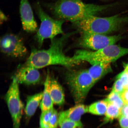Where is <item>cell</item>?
I'll use <instances>...</instances> for the list:
<instances>
[{
    "mask_svg": "<svg viewBox=\"0 0 128 128\" xmlns=\"http://www.w3.org/2000/svg\"><path fill=\"white\" fill-rule=\"evenodd\" d=\"M54 109L42 112L40 120V128H49L50 120Z\"/></svg>",
    "mask_w": 128,
    "mask_h": 128,
    "instance_id": "cell-21",
    "label": "cell"
},
{
    "mask_svg": "<svg viewBox=\"0 0 128 128\" xmlns=\"http://www.w3.org/2000/svg\"><path fill=\"white\" fill-rule=\"evenodd\" d=\"M19 83L15 76L5 96L10 113L12 116L14 128H20L23 105L20 97Z\"/></svg>",
    "mask_w": 128,
    "mask_h": 128,
    "instance_id": "cell-7",
    "label": "cell"
},
{
    "mask_svg": "<svg viewBox=\"0 0 128 128\" xmlns=\"http://www.w3.org/2000/svg\"><path fill=\"white\" fill-rule=\"evenodd\" d=\"M126 90L122 82L119 78H116V80L114 84L112 90L121 95Z\"/></svg>",
    "mask_w": 128,
    "mask_h": 128,
    "instance_id": "cell-22",
    "label": "cell"
},
{
    "mask_svg": "<svg viewBox=\"0 0 128 128\" xmlns=\"http://www.w3.org/2000/svg\"><path fill=\"white\" fill-rule=\"evenodd\" d=\"M119 118V122L122 128H128V118L122 115Z\"/></svg>",
    "mask_w": 128,
    "mask_h": 128,
    "instance_id": "cell-25",
    "label": "cell"
},
{
    "mask_svg": "<svg viewBox=\"0 0 128 128\" xmlns=\"http://www.w3.org/2000/svg\"><path fill=\"white\" fill-rule=\"evenodd\" d=\"M58 120L59 114L54 108L50 120L49 128H57L58 125Z\"/></svg>",
    "mask_w": 128,
    "mask_h": 128,
    "instance_id": "cell-23",
    "label": "cell"
},
{
    "mask_svg": "<svg viewBox=\"0 0 128 128\" xmlns=\"http://www.w3.org/2000/svg\"><path fill=\"white\" fill-rule=\"evenodd\" d=\"M122 115L121 109L111 103H108L104 119V124L119 118Z\"/></svg>",
    "mask_w": 128,
    "mask_h": 128,
    "instance_id": "cell-18",
    "label": "cell"
},
{
    "mask_svg": "<svg viewBox=\"0 0 128 128\" xmlns=\"http://www.w3.org/2000/svg\"><path fill=\"white\" fill-rule=\"evenodd\" d=\"M50 76L49 73H48L44 83L42 98L40 105L42 112L48 111L54 108V103L51 98L48 91Z\"/></svg>",
    "mask_w": 128,
    "mask_h": 128,
    "instance_id": "cell-16",
    "label": "cell"
},
{
    "mask_svg": "<svg viewBox=\"0 0 128 128\" xmlns=\"http://www.w3.org/2000/svg\"><path fill=\"white\" fill-rule=\"evenodd\" d=\"M125 68L124 70L128 72V63L125 65Z\"/></svg>",
    "mask_w": 128,
    "mask_h": 128,
    "instance_id": "cell-28",
    "label": "cell"
},
{
    "mask_svg": "<svg viewBox=\"0 0 128 128\" xmlns=\"http://www.w3.org/2000/svg\"><path fill=\"white\" fill-rule=\"evenodd\" d=\"M58 125L60 128H83L81 122H76L64 118L59 114Z\"/></svg>",
    "mask_w": 128,
    "mask_h": 128,
    "instance_id": "cell-20",
    "label": "cell"
},
{
    "mask_svg": "<svg viewBox=\"0 0 128 128\" xmlns=\"http://www.w3.org/2000/svg\"><path fill=\"white\" fill-rule=\"evenodd\" d=\"M73 23L81 33L107 35L128 24V16L118 14L105 17L92 16Z\"/></svg>",
    "mask_w": 128,
    "mask_h": 128,
    "instance_id": "cell-3",
    "label": "cell"
},
{
    "mask_svg": "<svg viewBox=\"0 0 128 128\" xmlns=\"http://www.w3.org/2000/svg\"><path fill=\"white\" fill-rule=\"evenodd\" d=\"M108 105L105 100L96 102L88 107V112L93 114L103 116L106 112Z\"/></svg>",
    "mask_w": 128,
    "mask_h": 128,
    "instance_id": "cell-17",
    "label": "cell"
},
{
    "mask_svg": "<svg viewBox=\"0 0 128 128\" xmlns=\"http://www.w3.org/2000/svg\"><path fill=\"white\" fill-rule=\"evenodd\" d=\"M65 80L76 104H82L96 84L88 70H70L67 72Z\"/></svg>",
    "mask_w": 128,
    "mask_h": 128,
    "instance_id": "cell-5",
    "label": "cell"
},
{
    "mask_svg": "<svg viewBox=\"0 0 128 128\" xmlns=\"http://www.w3.org/2000/svg\"><path fill=\"white\" fill-rule=\"evenodd\" d=\"M20 12L24 30L29 33L36 31L37 24L28 0H20Z\"/></svg>",
    "mask_w": 128,
    "mask_h": 128,
    "instance_id": "cell-10",
    "label": "cell"
},
{
    "mask_svg": "<svg viewBox=\"0 0 128 128\" xmlns=\"http://www.w3.org/2000/svg\"><path fill=\"white\" fill-rule=\"evenodd\" d=\"M122 115L128 118V105L125 104L121 109Z\"/></svg>",
    "mask_w": 128,
    "mask_h": 128,
    "instance_id": "cell-27",
    "label": "cell"
},
{
    "mask_svg": "<svg viewBox=\"0 0 128 128\" xmlns=\"http://www.w3.org/2000/svg\"><path fill=\"white\" fill-rule=\"evenodd\" d=\"M73 33L64 34L58 38L51 40L48 48L32 50L29 57L24 65L38 69L52 65H59L70 68L78 64L81 62L75 60L64 54L63 48L68 38Z\"/></svg>",
    "mask_w": 128,
    "mask_h": 128,
    "instance_id": "cell-1",
    "label": "cell"
},
{
    "mask_svg": "<svg viewBox=\"0 0 128 128\" xmlns=\"http://www.w3.org/2000/svg\"><path fill=\"white\" fill-rule=\"evenodd\" d=\"M0 48L5 55L15 58L24 56L28 52L23 39L12 34H6L1 38Z\"/></svg>",
    "mask_w": 128,
    "mask_h": 128,
    "instance_id": "cell-9",
    "label": "cell"
},
{
    "mask_svg": "<svg viewBox=\"0 0 128 128\" xmlns=\"http://www.w3.org/2000/svg\"><path fill=\"white\" fill-rule=\"evenodd\" d=\"M122 38L120 35L108 36L94 34L82 33L78 44L82 47L96 51L115 44Z\"/></svg>",
    "mask_w": 128,
    "mask_h": 128,
    "instance_id": "cell-8",
    "label": "cell"
},
{
    "mask_svg": "<svg viewBox=\"0 0 128 128\" xmlns=\"http://www.w3.org/2000/svg\"><path fill=\"white\" fill-rule=\"evenodd\" d=\"M38 17L41 24L36 35V38L40 47L42 46L45 40H52L57 35L63 34L62 26L64 21L56 20L45 12L39 4L36 6Z\"/></svg>",
    "mask_w": 128,
    "mask_h": 128,
    "instance_id": "cell-6",
    "label": "cell"
},
{
    "mask_svg": "<svg viewBox=\"0 0 128 128\" xmlns=\"http://www.w3.org/2000/svg\"><path fill=\"white\" fill-rule=\"evenodd\" d=\"M105 100L108 103H111L122 109L125 105L120 94L112 90Z\"/></svg>",
    "mask_w": 128,
    "mask_h": 128,
    "instance_id": "cell-19",
    "label": "cell"
},
{
    "mask_svg": "<svg viewBox=\"0 0 128 128\" xmlns=\"http://www.w3.org/2000/svg\"><path fill=\"white\" fill-rule=\"evenodd\" d=\"M88 70L89 74L96 83L112 71L111 63H108L95 64L92 65Z\"/></svg>",
    "mask_w": 128,
    "mask_h": 128,
    "instance_id": "cell-14",
    "label": "cell"
},
{
    "mask_svg": "<svg viewBox=\"0 0 128 128\" xmlns=\"http://www.w3.org/2000/svg\"><path fill=\"white\" fill-rule=\"evenodd\" d=\"M121 95L125 104L128 105V89L126 90Z\"/></svg>",
    "mask_w": 128,
    "mask_h": 128,
    "instance_id": "cell-26",
    "label": "cell"
},
{
    "mask_svg": "<svg viewBox=\"0 0 128 128\" xmlns=\"http://www.w3.org/2000/svg\"><path fill=\"white\" fill-rule=\"evenodd\" d=\"M15 76L19 84L27 85L38 84L41 79L38 69L24 65L19 69Z\"/></svg>",
    "mask_w": 128,
    "mask_h": 128,
    "instance_id": "cell-11",
    "label": "cell"
},
{
    "mask_svg": "<svg viewBox=\"0 0 128 128\" xmlns=\"http://www.w3.org/2000/svg\"><path fill=\"white\" fill-rule=\"evenodd\" d=\"M48 91L54 104L58 105L63 104L65 100L63 88L54 76H50Z\"/></svg>",
    "mask_w": 128,
    "mask_h": 128,
    "instance_id": "cell-12",
    "label": "cell"
},
{
    "mask_svg": "<svg viewBox=\"0 0 128 128\" xmlns=\"http://www.w3.org/2000/svg\"><path fill=\"white\" fill-rule=\"evenodd\" d=\"M88 112V107L82 104H77L68 110L60 112L59 114L71 120L80 122L82 116Z\"/></svg>",
    "mask_w": 128,
    "mask_h": 128,
    "instance_id": "cell-13",
    "label": "cell"
},
{
    "mask_svg": "<svg viewBox=\"0 0 128 128\" xmlns=\"http://www.w3.org/2000/svg\"><path fill=\"white\" fill-rule=\"evenodd\" d=\"M128 54V48L115 44L94 51L80 50L76 51L72 58L80 62L92 65L101 63H111Z\"/></svg>",
    "mask_w": 128,
    "mask_h": 128,
    "instance_id": "cell-4",
    "label": "cell"
},
{
    "mask_svg": "<svg viewBox=\"0 0 128 128\" xmlns=\"http://www.w3.org/2000/svg\"><path fill=\"white\" fill-rule=\"evenodd\" d=\"M122 82L126 89L128 85V72L124 70V71L118 74L116 77Z\"/></svg>",
    "mask_w": 128,
    "mask_h": 128,
    "instance_id": "cell-24",
    "label": "cell"
},
{
    "mask_svg": "<svg viewBox=\"0 0 128 128\" xmlns=\"http://www.w3.org/2000/svg\"><path fill=\"white\" fill-rule=\"evenodd\" d=\"M127 89H128V85L127 87Z\"/></svg>",
    "mask_w": 128,
    "mask_h": 128,
    "instance_id": "cell-29",
    "label": "cell"
},
{
    "mask_svg": "<svg viewBox=\"0 0 128 128\" xmlns=\"http://www.w3.org/2000/svg\"><path fill=\"white\" fill-rule=\"evenodd\" d=\"M43 92L28 96L26 99L25 113L27 117L31 118L34 114L42 100Z\"/></svg>",
    "mask_w": 128,
    "mask_h": 128,
    "instance_id": "cell-15",
    "label": "cell"
},
{
    "mask_svg": "<svg viewBox=\"0 0 128 128\" xmlns=\"http://www.w3.org/2000/svg\"><path fill=\"white\" fill-rule=\"evenodd\" d=\"M113 5L86 4L81 0H60L50 7L52 13L60 20L74 23L106 10Z\"/></svg>",
    "mask_w": 128,
    "mask_h": 128,
    "instance_id": "cell-2",
    "label": "cell"
}]
</instances>
